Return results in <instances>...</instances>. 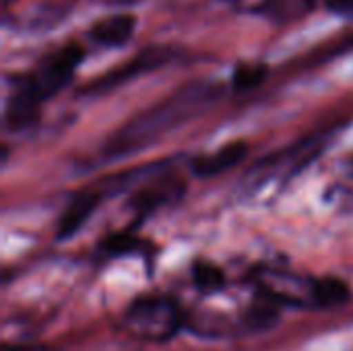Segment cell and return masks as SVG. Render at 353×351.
<instances>
[{
  "mask_svg": "<svg viewBox=\"0 0 353 351\" xmlns=\"http://www.w3.org/2000/svg\"><path fill=\"white\" fill-rule=\"evenodd\" d=\"M221 95V85L213 81H196L180 87L172 95L143 110L122 124L103 145L101 153L108 159L126 157L153 145L174 128L203 114Z\"/></svg>",
  "mask_w": 353,
  "mask_h": 351,
  "instance_id": "1",
  "label": "cell"
},
{
  "mask_svg": "<svg viewBox=\"0 0 353 351\" xmlns=\"http://www.w3.org/2000/svg\"><path fill=\"white\" fill-rule=\"evenodd\" d=\"M124 325L130 335L147 341H165L180 331L182 312L170 298H139L128 306Z\"/></svg>",
  "mask_w": 353,
  "mask_h": 351,
  "instance_id": "2",
  "label": "cell"
},
{
  "mask_svg": "<svg viewBox=\"0 0 353 351\" xmlns=\"http://www.w3.org/2000/svg\"><path fill=\"white\" fill-rule=\"evenodd\" d=\"M85 58V50L79 43H66L48 54L29 74L37 93L46 99L58 95L74 77L79 64Z\"/></svg>",
  "mask_w": 353,
  "mask_h": 351,
  "instance_id": "3",
  "label": "cell"
},
{
  "mask_svg": "<svg viewBox=\"0 0 353 351\" xmlns=\"http://www.w3.org/2000/svg\"><path fill=\"white\" fill-rule=\"evenodd\" d=\"M178 56V52L174 48L168 46H149L145 50H141L139 54H134L128 62L120 64L118 68L101 74L99 79L91 81L85 89H81V95H99V93H108L114 87H120L124 83H128L130 79H137L145 72H153L165 64H170L174 58Z\"/></svg>",
  "mask_w": 353,
  "mask_h": 351,
  "instance_id": "4",
  "label": "cell"
},
{
  "mask_svg": "<svg viewBox=\"0 0 353 351\" xmlns=\"http://www.w3.org/2000/svg\"><path fill=\"white\" fill-rule=\"evenodd\" d=\"M41 106H43V97L33 87L29 74H19L6 97V108H4L6 128L19 132L33 126L39 118Z\"/></svg>",
  "mask_w": 353,
  "mask_h": 351,
  "instance_id": "5",
  "label": "cell"
},
{
  "mask_svg": "<svg viewBox=\"0 0 353 351\" xmlns=\"http://www.w3.org/2000/svg\"><path fill=\"white\" fill-rule=\"evenodd\" d=\"M184 180L174 176L172 168L163 166L155 176H151L143 186H139L130 197V207L139 215H147L168 203L178 201L184 194Z\"/></svg>",
  "mask_w": 353,
  "mask_h": 351,
  "instance_id": "6",
  "label": "cell"
},
{
  "mask_svg": "<svg viewBox=\"0 0 353 351\" xmlns=\"http://www.w3.org/2000/svg\"><path fill=\"white\" fill-rule=\"evenodd\" d=\"M321 153V143L316 139H308L302 141L300 145H296L294 149H288L283 153L271 155L269 159H263L254 166V170L250 172V176L246 178L252 184H261L263 180L277 176L279 172H288V174H296L300 172L312 157H316Z\"/></svg>",
  "mask_w": 353,
  "mask_h": 351,
  "instance_id": "7",
  "label": "cell"
},
{
  "mask_svg": "<svg viewBox=\"0 0 353 351\" xmlns=\"http://www.w3.org/2000/svg\"><path fill=\"white\" fill-rule=\"evenodd\" d=\"M103 203L101 194L89 186L81 192H77L72 197V201L68 203V207L64 209V213L58 219V228H56V238L58 240H68L72 238L93 215V211Z\"/></svg>",
  "mask_w": 353,
  "mask_h": 351,
  "instance_id": "8",
  "label": "cell"
},
{
  "mask_svg": "<svg viewBox=\"0 0 353 351\" xmlns=\"http://www.w3.org/2000/svg\"><path fill=\"white\" fill-rule=\"evenodd\" d=\"M134 27H137V17L134 14H130V12H118V14H110L105 19L95 21L89 27V33L87 35L97 46H103V48H122L134 35Z\"/></svg>",
  "mask_w": 353,
  "mask_h": 351,
  "instance_id": "9",
  "label": "cell"
},
{
  "mask_svg": "<svg viewBox=\"0 0 353 351\" xmlns=\"http://www.w3.org/2000/svg\"><path fill=\"white\" fill-rule=\"evenodd\" d=\"M248 153V145L244 141H234L223 145L221 149H217L215 153L209 155H201L192 161V172L201 178H211V176H219L228 170H232L234 166H238Z\"/></svg>",
  "mask_w": 353,
  "mask_h": 351,
  "instance_id": "10",
  "label": "cell"
},
{
  "mask_svg": "<svg viewBox=\"0 0 353 351\" xmlns=\"http://www.w3.org/2000/svg\"><path fill=\"white\" fill-rule=\"evenodd\" d=\"M314 4L316 0H263L252 8V12L267 14L273 23L285 25L308 14L314 8Z\"/></svg>",
  "mask_w": 353,
  "mask_h": 351,
  "instance_id": "11",
  "label": "cell"
},
{
  "mask_svg": "<svg viewBox=\"0 0 353 351\" xmlns=\"http://www.w3.org/2000/svg\"><path fill=\"white\" fill-rule=\"evenodd\" d=\"M310 298L316 306H339L350 298V285L337 277H323L310 283Z\"/></svg>",
  "mask_w": 353,
  "mask_h": 351,
  "instance_id": "12",
  "label": "cell"
},
{
  "mask_svg": "<svg viewBox=\"0 0 353 351\" xmlns=\"http://www.w3.org/2000/svg\"><path fill=\"white\" fill-rule=\"evenodd\" d=\"M269 66L265 62H238L232 72V87L236 91H248L259 87L267 79Z\"/></svg>",
  "mask_w": 353,
  "mask_h": 351,
  "instance_id": "13",
  "label": "cell"
},
{
  "mask_svg": "<svg viewBox=\"0 0 353 351\" xmlns=\"http://www.w3.org/2000/svg\"><path fill=\"white\" fill-rule=\"evenodd\" d=\"M192 275H194L196 288L203 290V292H219L225 285L223 271L213 263H205V261L196 263L192 267Z\"/></svg>",
  "mask_w": 353,
  "mask_h": 351,
  "instance_id": "14",
  "label": "cell"
},
{
  "mask_svg": "<svg viewBox=\"0 0 353 351\" xmlns=\"http://www.w3.org/2000/svg\"><path fill=\"white\" fill-rule=\"evenodd\" d=\"M275 323H277V310L273 306V300H269V298H265L263 304H256L246 312V325L252 331L269 329Z\"/></svg>",
  "mask_w": 353,
  "mask_h": 351,
  "instance_id": "15",
  "label": "cell"
},
{
  "mask_svg": "<svg viewBox=\"0 0 353 351\" xmlns=\"http://www.w3.org/2000/svg\"><path fill=\"white\" fill-rule=\"evenodd\" d=\"M101 252L108 257H120V254H128V252H137L139 250V240L132 234H114L110 238H105L101 242Z\"/></svg>",
  "mask_w": 353,
  "mask_h": 351,
  "instance_id": "16",
  "label": "cell"
},
{
  "mask_svg": "<svg viewBox=\"0 0 353 351\" xmlns=\"http://www.w3.org/2000/svg\"><path fill=\"white\" fill-rule=\"evenodd\" d=\"M325 6L333 14H353V0H325Z\"/></svg>",
  "mask_w": 353,
  "mask_h": 351,
  "instance_id": "17",
  "label": "cell"
},
{
  "mask_svg": "<svg viewBox=\"0 0 353 351\" xmlns=\"http://www.w3.org/2000/svg\"><path fill=\"white\" fill-rule=\"evenodd\" d=\"M353 50V37H347V39H343V41H339V46H335L333 50H329V54L323 58V60H329L331 56H337V54H343V52H352ZM321 60V62H323Z\"/></svg>",
  "mask_w": 353,
  "mask_h": 351,
  "instance_id": "18",
  "label": "cell"
},
{
  "mask_svg": "<svg viewBox=\"0 0 353 351\" xmlns=\"http://www.w3.org/2000/svg\"><path fill=\"white\" fill-rule=\"evenodd\" d=\"M4 351H52L48 348H39V345H6Z\"/></svg>",
  "mask_w": 353,
  "mask_h": 351,
  "instance_id": "19",
  "label": "cell"
}]
</instances>
